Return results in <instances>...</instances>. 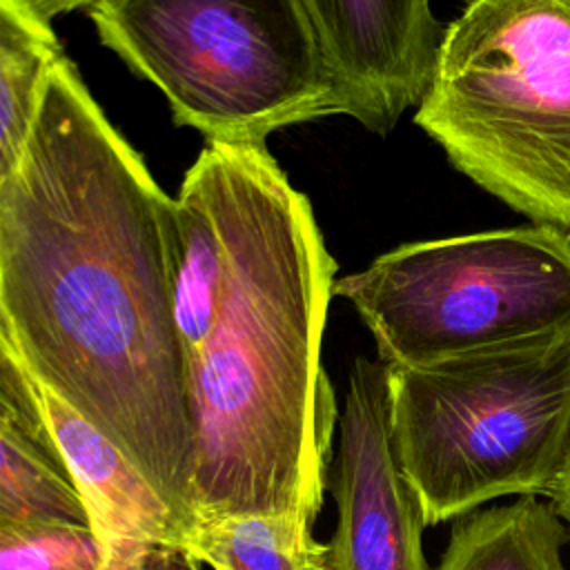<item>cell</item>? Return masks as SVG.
Returning <instances> with one entry per match:
<instances>
[{
    "label": "cell",
    "instance_id": "obj_1",
    "mask_svg": "<svg viewBox=\"0 0 570 570\" xmlns=\"http://www.w3.org/2000/svg\"><path fill=\"white\" fill-rule=\"evenodd\" d=\"M171 207L62 56L0 185V314L38 385L102 432L189 528L194 421Z\"/></svg>",
    "mask_w": 570,
    "mask_h": 570
},
{
    "label": "cell",
    "instance_id": "obj_2",
    "mask_svg": "<svg viewBox=\"0 0 570 570\" xmlns=\"http://www.w3.org/2000/svg\"><path fill=\"white\" fill-rule=\"evenodd\" d=\"M198 158L227 265L216 321L187 356L191 519L298 514L314 523L338 421L321 365L336 263L312 203L265 145L207 142Z\"/></svg>",
    "mask_w": 570,
    "mask_h": 570
},
{
    "label": "cell",
    "instance_id": "obj_3",
    "mask_svg": "<svg viewBox=\"0 0 570 570\" xmlns=\"http://www.w3.org/2000/svg\"><path fill=\"white\" fill-rule=\"evenodd\" d=\"M414 122L485 191L570 234V0H470Z\"/></svg>",
    "mask_w": 570,
    "mask_h": 570
},
{
    "label": "cell",
    "instance_id": "obj_4",
    "mask_svg": "<svg viewBox=\"0 0 570 570\" xmlns=\"http://www.w3.org/2000/svg\"><path fill=\"white\" fill-rule=\"evenodd\" d=\"M387 390L394 456L428 525L501 497H552L570 448V336L387 365Z\"/></svg>",
    "mask_w": 570,
    "mask_h": 570
},
{
    "label": "cell",
    "instance_id": "obj_5",
    "mask_svg": "<svg viewBox=\"0 0 570 570\" xmlns=\"http://www.w3.org/2000/svg\"><path fill=\"white\" fill-rule=\"evenodd\" d=\"M100 42L207 142L265 145L336 116L334 76L303 0H89Z\"/></svg>",
    "mask_w": 570,
    "mask_h": 570
},
{
    "label": "cell",
    "instance_id": "obj_6",
    "mask_svg": "<svg viewBox=\"0 0 570 570\" xmlns=\"http://www.w3.org/2000/svg\"><path fill=\"white\" fill-rule=\"evenodd\" d=\"M387 365L423 367L570 336V234L550 225L401 245L334 281Z\"/></svg>",
    "mask_w": 570,
    "mask_h": 570
},
{
    "label": "cell",
    "instance_id": "obj_7",
    "mask_svg": "<svg viewBox=\"0 0 570 570\" xmlns=\"http://www.w3.org/2000/svg\"><path fill=\"white\" fill-rule=\"evenodd\" d=\"M330 490L336 501L330 570H430L421 546L428 521L392 448L381 358L352 365Z\"/></svg>",
    "mask_w": 570,
    "mask_h": 570
},
{
    "label": "cell",
    "instance_id": "obj_8",
    "mask_svg": "<svg viewBox=\"0 0 570 570\" xmlns=\"http://www.w3.org/2000/svg\"><path fill=\"white\" fill-rule=\"evenodd\" d=\"M334 76L338 109L387 134L419 105L441 29L430 0H303Z\"/></svg>",
    "mask_w": 570,
    "mask_h": 570
},
{
    "label": "cell",
    "instance_id": "obj_9",
    "mask_svg": "<svg viewBox=\"0 0 570 570\" xmlns=\"http://www.w3.org/2000/svg\"><path fill=\"white\" fill-rule=\"evenodd\" d=\"M29 523L94 528L53 436L42 390L0 314V530Z\"/></svg>",
    "mask_w": 570,
    "mask_h": 570
},
{
    "label": "cell",
    "instance_id": "obj_10",
    "mask_svg": "<svg viewBox=\"0 0 570 570\" xmlns=\"http://www.w3.org/2000/svg\"><path fill=\"white\" fill-rule=\"evenodd\" d=\"M42 390V387H40ZM53 436L105 541L183 543L187 525L149 479L89 421L42 390Z\"/></svg>",
    "mask_w": 570,
    "mask_h": 570
},
{
    "label": "cell",
    "instance_id": "obj_11",
    "mask_svg": "<svg viewBox=\"0 0 570 570\" xmlns=\"http://www.w3.org/2000/svg\"><path fill=\"white\" fill-rule=\"evenodd\" d=\"M171 289L185 358L207 338L225 283L227 243L209 171L200 158L174 198L169 220Z\"/></svg>",
    "mask_w": 570,
    "mask_h": 570
},
{
    "label": "cell",
    "instance_id": "obj_12",
    "mask_svg": "<svg viewBox=\"0 0 570 570\" xmlns=\"http://www.w3.org/2000/svg\"><path fill=\"white\" fill-rule=\"evenodd\" d=\"M568 525L550 501H517L454 519L434 570H568L561 548Z\"/></svg>",
    "mask_w": 570,
    "mask_h": 570
},
{
    "label": "cell",
    "instance_id": "obj_13",
    "mask_svg": "<svg viewBox=\"0 0 570 570\" xmlns=\"http://www.w3.org/2000/svg\"><path fill=\"white\" fill-rule=\"evenodd\" d=\"M62 45L49 20L0 0V185L20 165Z\"/></svg>",
    "mask_w": 570,
    "mask_h": 570
},
{
    "label": "cell",
    "instance_id": "obj_14",
    "mask_svg": "<svg viewBox=\"0 0 570 570\" xmlns=\"http://www.w3.org/2000/svg\"><path fill=\"white\" fill-rule=\"evenodd\" d=\"M298 514H223L196 519L180 548L212 570H330L321 543Z\"/></svg>",
    "mask_w": 570,
    "mask_h": 570
},
{
    "label": "cell",
    "instance_id": "obj_15",
    "mask_svg": "<svg viewBox=\"0 0 570 570\" xmlns=\"http://www.w3.org/2000/svg\"><path fill=\"white\" fill-rule=\"evenodd\" d=\"M107 543L87 525L29 523L0 530V570H105Z\"/></svg>",
    "mask_w": 570,
    "mask_h": 570
},
{
    "label": "cell",
    "instance_id": "obj_16",
    "mask_svg": "<svg viewBox=\"0 0 570 570\" xmlns=\"http://www.w3.org/2000/svg\"><path fill=\"white\" fill-rule=\"evenodd\" d=\"M105 570H200L183 548L140 541H105Z\"/></svg>",
    "mask_w": 570,
    "mask_h": 570
},
{
    "label": "cell",
    "instance_id": "obj_17",
    "mask_svg": "<svg viewBox=\"0 0 570 570\" xmlns=\"http://www.w3.org/2000/svg\"><path fill=\"white\" fill-rule=\"evenodd\" d=\"M20 2L27 4L33 13H38L40 18H45L49 22L56 16H62V13H69L73 9L89 4V0H20Z\"/></svg>",
    "mask_w": 570,
    "mask_h": 570
},
{
    "label": "cell",
    "instance_id": "obj_18",
    "mask_svg": "<svg viewBox=\"0 0 570 570\" xmlns=\"http://www.w3.org/2000/svg\"><path fill=\"white\" fill-rule=\"evenodd\" d=\"M550 503L554 505L557 514L563 519V523L568 525L570 532V448H568V456H566V465L561 472V479L550 497Z\"/></svg>",
    "mask_w": 570,
    "mask_h": 570
}]
</instances>
